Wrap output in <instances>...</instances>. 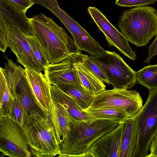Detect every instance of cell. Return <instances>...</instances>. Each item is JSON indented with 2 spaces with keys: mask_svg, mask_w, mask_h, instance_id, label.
I'll use <instances>...</instances> for the list:
<instances>
[{
  "mask_svg": "<svg viewBox=\"0 0 157 157\" xmlns=\"http://www.w3.org/2000/svg\"><path fill=\"white\" fill-rule=\"evenodd\" d=\"M29 21L31 34L40 44L50 64L59 63L80 52L73 40L51 17L40 13Z\"/></svg>",
  "mask_w": 157,
  "mask_h": 157,
  "instance_id": "obj_1",
  "label": "cell"
},
{
  "mask_svg": "<svg viewBox=\"0 0 157 157\" xmlns=\"http://www.w3.org/2000/svg\"><path fill=\"white\" fill-rule=\"evenodd\" d=\"M118 122L104 119L73 121L70 131L60 144L59 157H82L91 144L115 129Z\"/></svg>",
  "mask_w": 157,
  "mask_h": 157,
  "instance_id": "obj_2",
  "label": "cell"
},
{
  "mask_svg": "<svg viewBox=\"0 0 157 157\" xmlns=\"http://www.w3.org/2000/svg\"><path fill=\"white\" fill-rule=\"evenodd\" d=\"M22 128L33 156L54 157L60 154L54 126L48 116L41 111H30Z\"/></svg>",
  "mask_w": 157,
  "mask_h": 157,
  "instance_id": "obj_3",
  "label": "cell"
},
{
  "mask_svg": "<svg viewBox=\"0 0 157 157\" xmlns=\"http://www.w3.org/2000/svg\"><path fill=\"white\" fill-rule=\"evenodd\" d=\"M117 24L128 41L137 47L145 46L157 35V10L146 6L127 10Z\"/></svg>",
  "mask_w": 157,
  "mask_h": 157,
  "instance_id": "obj_4",
  "label": "cell"
},
{
  "mask_svg": "<svg viewBox=\"0 0 157 157\" xmlns=\"http://www.w3.org/2000/svg\"><path fill=\"white\" fill-rule=\"evenodd\" d=\"M147 99L132 118L138 139L133 157H147L151 140L157 132V88L149 90Z\"/></svg>",
  "mask_w": 157,
  "mask_h": 157,
  "instance_id": "obj_5",
  "label": "cell"
},
{
  "mask_svg": "<svg viewBox=\"0 0 157 157\" xmlns=\"http://www.w3.org/2000/svg\"><path fill=\"white\" fill-rule=\"evenodd\" d=\"M90 57L103 70L113 88L128 89L135 85L136 72L115 51H107L103 55Z\"/></svg>",
  "mask_w": 157,
  "mask_h": 157,
  "instance_id": "obj_6",
  "label": "cell"
},
{
  "mask_svg": "<svg viewBox=\"0 0 157 157\" xmlns=\"http://www.w3.org/2000/svg\"><path fill=\"white\" fill-rule=\"evenodd\" d=\"M142 99L136 90L113 88L105 90L94 95L89 108H120L127 113L129 118H133L143 106Z\"/></svg>",
  "mask_w": 157,
  "mask_h": 157,
  "instance_id": "obj_7",
  "label": "cell"
},
{
  "mask_svg": "<svg viewBox=\"0 0 157 157\" xmlns=\"http://www.w3.org/2000/svg\"><path fill=\"white\" fill-rule=\"evenodd\" d=\"M0 152L2 157L32 156L22 127L8 117H1Z\"/></svg>",
  "mask_w": 157,
  "mask_h": 157,
  "instance_id": "obj_8",
  "label": "cell"
},
{
  "mask_svg": "<svg viewBox=\"0 0 157 157\" xmlns=\"http://www.w3.org/2000/svg\"><path fill=\"white\" fill-rule=\"evenodd\" d=\"M6 23L7 47L15 55L17 62L25 68L39 72L44 71L33 54L27 41L26 33L15 26Z\"/></svg>",
  "mask_w": 157,
  "mask_h": 157,
  "instance_id": "obj_9",
  "label": "cell"
},
{
  "mask_svg": "<svg viewBox=\"0 0 157 157\" xmlns=\"http://www.w3.org/2000/svg\"><path fill=\"white\" fill-rule=\"evenodd\" d=\"M87 11L99 30L104 35L109 47L116 48L124 55L132 60L136 56L122 34L109 21L106 17L95 7L89 6Z\"/></svg>",
  "mask_w": 157,
  "mask_h": 157,
  "instance_id": "obj_10",
  "label": "cell"
},
{
  "mask_svg": "<svg viewBox=\"0 0 157 157\" xmlns=\"http://www.w3.org/2000/svg\"><path fill=\"white\" fill-rule=\"evenodd\" d=\"M124 123L105 134L90 146L82 157H120Z\"/></svg>",
  "mask_w": 157,
  "mask_h": 157,
  "instance_id": "obj_11",
  "label": "cell"
},
{
  "mask_svg": "<svg viewBox=\"0 0 157 157\" xmlns=\"http://www.w3.org/2000/svg\"><path fill=\"white\" fill-rule=\"evenodd\" d=\"M74 54L59 63H50L44 68V75L50 84L56 85L70 84L86 92L81 85L77 71L73 64Z\"/></svg>",
  "mask_w": 157,
  "mask_h": 157,
  "instance_id": "obj_12",
  "label": "cell"
},
{
  "mask_svg": "<svg viewBox=\"0 0 157 157\" xmlns=\"http://www.w3.org/2000/svg\"><path fill=\"white\" fill-rule=\"evenodd\" d=\"M25 69L35 104L44 114L48 116L52 100L50 83L41 72Z\"/></svg>",
  "mask_w": 157,
  "mask_h": 157,
  "instance_id": "obj_13",
  "label": "cell"
},
{
  "mask_svg": "<svg viewBox=\"0 0 157 157\" xmlns=\"http://www.w3.org/2000/svg\"><path fill=\"white\" fill-rule=\"evenodd\" d=\"M26 12L11 0H0V16L8 25L15 26L26 33H31L29 18Z\"/></svg>",
  "mask_w": 157,
  "mask_h": 157,
  "instance_id": "obj_14",
  "label": "cell"
},
{
  "mask_svg": "<svg viewBox=\"0 0 157 157\" xmlns=\"http://www.w3.org/2000/svg\"><path fill=\"white\" fill-rule=\"evenodd\" d=\"M52 100L62 105L67 111L72 121H91L94 118L83 111L68 95L57 85L50 84Z\"/></svg>",
  "mask_w": 157,
  "mask_h": 157,
  "instance_id": "obj_15",
  "label": "cell"
},
{
  "mask_svg": "<svg viewBox=\"0 0 157 157\" xmlns=\"http://www.w3.org/2000/svg\"><path fill=\"white\" fill-rule=\"evenodd\" d=\"M48 116L54 126L60 145L71 130L72 119L65 109L52 100Z\"/></svg>",
  "mask_w": 157,
  "mask_h": 157,
  "instance_id": "obj_16",
  "label": "cell"
},
{
  "mask_svg": "<svg viewBox=\"0 0 157 157\" xmlns=\"http://www.w3.org/2000/svg\"><path fill=\"white\" fill-rule=\"evenodd\" d=\"M79 52L73 55L74 66L85 91L90 95H94L105 90L106 86L103 82L82 65L79 58Z\"/></svg>",
  "mask_w": 157,
  "mask_h": 157,
  "instance_id": "obj_17",
  "label": "cell"
},
{
  "mask_svg": "<svg viewBox=\"0 0 157 157\" xmlns=\"http://www.w3.org/2000/svg\"><path fill=\"white\" fill-rule=\"evenodd\" d=\"M124 123L120 157H133L138 139L136 125L133 118H128Z\"/></svg>",
  "mask_w": 157,
  "mask_h": 157,
  "instance_id": "obj_18",
  "label": "cell"
},
{
  "mask_svg": "<svg viewBox=\"0 0 157 157\" xmlns=\"http://www.w3.org/2000/svg\"><path fill=\"white\" fill-rule=\"evenodd\" d=\"M94 120L104 119L115 121L121 123L129 118L126 112L118 108L106 107L99 108H88L83 110Z\"/></svg>",
  "mask_w": 157,
  "mask_h": 157,
  "instance_id": "obj_19",
  "label": "cell"
},
{
  "mask_svg": "<svg viewBox=\"0 0 157 157\" xmlns=\"http://www.w3.org/2000/svg\"><path fill=\"white\" fill-rule=\"evenodd\" d=\"M57 86L70 96L83 110L88 108L93 101L94 95H90L74 86L70 84Z\"/></svg>",
  "mask_w": 157,
  "mask_h": 157,
  "instance_id": "obj_20",
  "label": "cell"
},
{
  "mask_svg": "<svg viewBox=\"0 0 157 157\" xmlns=\"http://www.w3.org/2000/svg\"><path fill=\"white\" fill-rule=\"evenodd\" d=\"M14 99L10 86L3 72L0 70V113L7 117Z\"/></svg>",
  "mask_w": 157,
  "mask_h": 157,
  "instance_id": "obj_21",
  "label": "cell"
},
{
  "mask_svg": "<svg viewBox=\"0 0 157 157\" xmlns=\"http://www.w3.org/2000/svg\"><path fill=\"white\" fill-rule=\"evenodd\" d=\"M138 83L149 90L157 88V64L144 67L136 72Z\"/></svg>",
  "mask_w": 157,
  "mask_h": 157,
  "instance_id": "obj_22",
  "label": "cell"
},
{
  "mask_svg": "<svg viewBox=\"0 0 157 157\" xmlns=\"http://www.w3.org/2000/svg\"><path fill=\"white\" fill-rule=\"evenodd\" d=\"M17 89L20 95L23 106L28 114L32 111H40L34 101L31 89L25 74L19 83Z\"/></svg>",
  "mask_w": 157,
  "mask_h": 157,
  "instance_id": "obj_23",
  "label": "cell"
},
{
  "mask_svg": "<svg viewBox=\"0 0 157 157\" xmlns=\"http://www.w3.org/2000/svg\"><path fill=\"white\" fill-rule=\"evenodd\" d=\"M28 115L22 104L20 95L17 92L14 97L7 117L22 127L26 122Z\"/></svg>",
  "mask_w": 157,
  "mask_h": 157,
  "instance_id": "obj_24",
  "label": "cell"
},
{
  "mask_svg": "<svg viewBox=\"0 0 157 157\" xmlns=\"http://www.w3.org/2000/svg\"><path fill=\"white\" fill-rule=\"evenodd\" d=\"M80 61L82 65L94 74L99 79L104 82L109 84L108 78L103 70L97 63L93 61L90 56L79 53Z\"/></svg>",
  "mask_w": 157,
  "mask_h": 157,
  "instance_id": "obj_25",
  "label": "cell"
},
{
  "mask_svg": "<svg viewBox=\"0 0 157 157\" xmlns=\"http://www.w3.org/2000/svg\"><path fill=\"white\" fill-rule=\"evenodd\" d=\"M28 41L35 57L44 70L49 63L39 43L31 33H25Z\"/></svg>",
  "mask_w": 157,
  "mask_h": 157,
  "instance_id": "obj_26",
  "label": "cell"
},
{
  "mask_svg": "<svg viewBox=\"0 0 157 157\" xmlns=\"http://www.w3.org/2000/svg\"><path fill=\"white\" fill-rule=\"evenodd\" d=\"M157 1V0H116L115 4L123 7H138L154 4Z\"/></svg>",
  "mask_w": 157,
  "mask_h": 157,
  "instance_id": "obj_27",
  "label": "cell"
},
{
  "mask_svg": "<svg viewBox=\"0 0 157 157\" xmlns=\"http://www.w3.org/2000/svg\"><path fill=\"white\" fill-rule=\"evenodd\" d=\"M7 48V25L4 19L0 16V50L4 53Z\"/></svg>",
  "mask_w": 157,
  "mask_h": 157,
  "instance_id": "obj_28",
  "label": "cell"
},
{
  "mask_svg": "<svg viewBox=\"0 0 157 157\" xmlns=\"http://www.w3.org/2000/svg\"><path fill=\"white\" fill-rule=\"evenodd\" d=\"M148 56L144 61V63L149 64L151 59L157 55V35L153 41L148 47Z\"/></svg>",
  "mask_w": 157,
  "mask_h": 157,
  "instance_id": "obj_29",
  "label": "cell"
},
{
  "mask_svg": "<svg viewBox=\"0 0 157 157\" xmlns=\"http://www.w3.org/2000/svg\"><path fill=\"white\" fill-rule=\"evenodd\" d=\"M26 12L27 10L35 3L33 0H11Z\"/></svg>",
  "mask_w": 157,
  "mask_h": 157,
  "instance_id": "obj_30",
  "label": "cell"
},
{
  "mask_svg": "<svg viewBox=\"0 0 157 157\" xmlns=\"http://www.w3.org/2000/svg\"><path fill=\"white\" fill-rule=\"evenodd\" d=\"M149 150L150 153L147 157H157V132L151 140Z\"/></svg>",
  "mask_w": 157,
  "mask_h": 157,
  "instance_id": "obj_31",
  "label": "cell"
}]
</instances>
